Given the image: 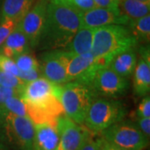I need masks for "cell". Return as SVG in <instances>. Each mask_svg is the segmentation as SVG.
Here are the masks:
<instances>
[{"instance_id":"cell-1","label":"cell","mask_w":150,"mask_h":150,"mask_svg":"<svg viewBox=\"0 0 150 150\" xmlns=\"http://www.w3.org/2000/svg\"><path fill=\"white\" fill-rule=\"evenodd\" d=\"M81 28V13L57 0H48L47 17L38 46L64 49Z\"/></svg>"},{"instance_id":"cell-2","label":"cell","mask_w":150,"mask_h":150,"mask_svg":"<svg viewBox=\"0 0 150 150\" xmlns=\"http://www.w3.org/2000/svg\"><path fill=\"white\" fill-rule=\"evenodd\" d=\"M137 43L127 26L109 24L94 29L91 52L95 59L111 61L115 55L134 48Z\"/></svg>"},{"instance_id":"cell-3","label":"cell","mask_w":150,"mask_h":150,"mask_svg":"<svg viewBox=\"0 0 150 150\" xmlns=\"http://www.w3.org/2000/svg\"><path fill=\"white\" fill-rule=\"evenodd\" d=\"M56 96L62 104L65 116L79 125H83L91 103L98 98L91 86L79 81L57 85Z\"/></svg>"},{"instance_id":"cell-4","label":"cell","mask_w":150,"mask_h":150,"mask_svg":"<svg viewBox=\"0 0 150 150\" xmlns=\"http://www.w3.org/2000/svg\"><path fill=\"white\" fill-rule=\"evenodd\" d=\"M127 114L125 106L118 100L97 98L86 113L83 126L93 134H99Z\"/></svg>"},{"instance_id":"cell-5","label":"cell","mask_w":150,"mask_h":150,"mask_svg":"<svg viewBox=\"0 0 150 150\" xmlns=\"http://www.w3.org/2000/svg\"><path fill=\"white\" fill-rule=\"evenodd\" d=\"M99 136L111 144L129 150L145 149L149 141L136 123L123 119L104 129Z\"/></svg>"},{"instance_id":"cell-6","label":"cell","mask_w":150,"mask_h":150,"mask_svg":"<svg viewBox=\"0 0 150 150\" xmlns=\"http://www.w3.org/2000/svg\"><path fill=\"white\" fill-rule=\"evenodd\" d=\"M4 137L15 150H33L34 124L28 117L8 113L0 119Z\"/></svg>"},{"instance_id":"cell-7","label":"cell","mask_w":150,"mask_h":150,"mask_svg":"<svg viewBox=\"0 0 150 150\" xmlns=\"http://www.w3.org/2000/svg\"><path fill=\"white\" fill-rule=\"evenodd\" d=\"M48 0H39L18 22V26L27 37L30 47L39 45L47 17Z\"/></svg>"},{"instance_id":"cell-8","label":"cell","mask_w":150,"mask_h":150,"mask_svg":"<svg viewBox=\"0 0 150 150\" xmlns=\"http://www.w3.org/2000/svg\"><path fill=\"white\" fill-rule=\"evenodd\" d=\"M89 85L98 97L115 98L128 90L129 83L127 78L121 77L109 68L104 67L93 74Z\"/></svg>"},{"instance_id":"cell-9","label":"cell","mask_w":150,"mask_h":150,"mask_svg":"<svg viewBox=\"0 0 150 150\" xmlns=\"http://www.w3.org/2000/svg\"><path fill=\"white\" fill-rule=\"evenodd\" d=\"M74 55L64 49L50 50L43 54L40 69L42 76L55 85L67 83V67Z\"/></svg>"},{"instance_id":"cell-10","label":"cell","mask_w":150,"mask_h":150,"mask_svg":"<svg viewBox=\"0 0 150 150\" xmlns=\"http://www.w3.org/2000/svg\"><path fill=\"white\" fill-rule=\"evenodd\" d=\"M24 103L28 116L33 124L51 123L57 125L59 117L64 115V108L56 95H53L46 101L38 104Z\"/></svg>"},{"instance_id":"cell-11","label":"cell","mask_w":150,"mask_h":150,"mask_svg":"<svg viewBox=\"0 0 150 150\" xmlns=\"http://www.w3.org/2000/svg\"><path fill=\"white\" fill-rule=\"evenodd\" d=\"M59 141L55 150H79L84 138L86 129L63 115L57 122Z\"/></svg>"},{"instance_id":"cell-12","label":"cell","mask_w":150,"mask_h":150,"mask_svg":"<svg viewBox=\"0 0 150 150\" xmlns=\"http://www.w3.org/2000/svg\"><path fill=\"white\" fill-rule=\"evenodd\" d=\"M129 19L120 12L96 7L81 13V28H93L109 24L127 26Z\"/></svg>"},{"instance_id":"cell-13","label":"cell","mask_w":150,"mask_h":150,"mask_svg":"<svg viewBox=\"0 0 150 150\" xmlns=\"http://www.w3.org/2000/svg\"><path fill=\"white\" fill-rule=\"evenodd\" d=\"M56 89L57 85L41 77L26 83L21 98L24 103L38 104L46 101L53 95H56Z\"/></svg>"},{"instance_id":"cell-14","label":"cell","mask_w":150,"mask_h":150,"mask_svg":"<svg viewBox=\"0 0 150 150\" xmlns=\"http://www.w3.org/2000/svg\"><path fill=\"white\" fill-rule=\"evenodd\" d=\"M59 141L57 125L51 123L34 124L33 150H55Z\"/></svg>"},{"instance_id":"cell-15","label":"cell","mask_w":150,"mask_h":150,"mask_svg":"<svg viewBox=\"0 0 150 150\" xmlns=\"http://www.w3.org/2000/svg\"><path fill=\"white\" fill-rule=\"evenodd\" d=\"M30 48L27 37L17 25L0 48V54L14 59L21 54L28 53Z\"/></svg>"},{"instance_id":"cell-16","label":"cell","mask_w":150,"mask_h":150,"mask_svg":"<svg viewBox=\"0 0 150 150\" xmlns=\"http://www.w3.org/2000/svg\"><path fill=\"white\" fill-rule=\"evenodd\" d=\"M136 64L137 54L134 48H131L115 55L108 64V68L121 77L129 78L133 74Z\"/></svg>"},{"instance_id":"cell-17","label":"cell","mask_w":150,"mask_h":150,"mask_svg":"<svg viewBox=\"0 0 150 150\" xmlns=\"http://www.w3.org/2000/svg\"><path fill=\"white\" fill-rule=\"evenodd\" d=\"M95 61L92 52L74 55L67 67V83L78 80L90 69Z\"/></svg>"},{"instance_id":"cell-18","label":"cell","mask_w":150,"mask_h":150,"mask_svg":"<svg viewBox=\"0 0 150 150\" xmlns=\"http://www.w3.org/2000/svg\"><path fill=\"white\" fill-rule=\"evenodd\" d=\"M93 33V28H80L75 33L70 43L64 48V50L71 53L73 55L91 52Z\"/></svg>"},{"instance_id":"cell-19","label":"cell","mask_w":150,"mask_h":150,"mask_svg":"<svg viewBox=\"0 0 150 150\" xmlns=\"http://www.w3.org/2000/svg\"><path fill=\"white\" fill-rule=\"evenodd\" d=\"M134 89L138 96H147L150 91V62L142 58L134 69Z\"/></svg>"},{"instance_id":"cell-20","label":"cell","mask_w":150,"mask_h":150,"mask_svg":"<svg viewBox=\"0 0 150 150\" xmlns=\"http://www.w3.org/2000/svg\"><path fill=\"white\" fill-rule=\"evenodd\" d=\"M33 0H4L1 19H14L20 21L25 13L32 7Z\"/></svg>"},{"instance_id":"cell-21","label":"cell","mask_w":150,"mask_h":150,"mask_svg":"<svg viewBox=\"0 0 150 150\" xmlns=\"http://www.w3.org/2000/svg\"><path fill=\"white\" fill-rule=\"evenodd\" d=\"M119 10L129 20L137 19L149 14L150 3L139 0H121Z\"/></svg>"},{"instance_id":"cell-22","label":"cell","mask_w":150,"mask_h":150,"mask_svg":"<svg viewBox=\"0 0 150 150\" xmlns=\"http://www.w3.org/2000/svg\"><path fill=\"white\" fill-rule=\"evenodd\" d=\"M137 42L149 43L150 39V15L129 20L127 25Z\"/></svg>"},{"instance_id":"cell-23","label":"cell","mask_w":150,"mask_h":150,"mask_svg":"<svg viewBox=\"0 0 150 150\" xmlns=\"http://www.w3.org/2000/svg\"><path fill=\"white\" fill-rule=\"evenodd\" d=\"M8 113L27 117L28 114L25 103L20 97H10L6 100L3 105L0 106V119H2Z\"/></svg>"},{"instance_id":"cell-24","label":"cell","mask_w":150,"mask_h":150,"mask_svg":"<svg viewBox=\"0 0 150 150\" xmlns=\"http://www.w3.org/2000/svg\"><path fill=\"white\" fill-rule=\"evenodd\" d=\"M13 60L18 69L22 72H28L40 69V64L33 55L29 54V52L18 56Z\"/></svg>"},{"instance_id":"cell-25","label":"cell","mask_w":150,"mask_h":150,"mask_svg":"<svg viewBox=\"0 0 150 150\" xmlns=\"http://www.w3.org/2000/svg\"><path fill=\"white\" fill-rule=\"evenodd\" d=\"M25 85L26 83L21 80L18 77L0 70V86L16 89L22 95Z\"/></svg>"},{"instance_id":"cell-26","label":"cell","mask_w":150,"mask_h":150,"mask_svg":"<svg viewBox=\"0 0 150 150\" xmlns=\"http://www.w3.org/2000/svg\"><path fill=\"white\" fill-rule=\"evenodd\" d=\"M57 1L64 4L80 13L96 8L93 0H57Z\"/></svg>"},{"instance_id":"cell-27","label":"cell","mask_w":150,"mask_h":150,"mask_svg":"<svg viewBox=\"0 0 150 150\" xmlns=\"http://www.w3.org/2000/svg\"><path fill=\"white\" fill-rule=\"evenodd\" d=\"M0 70L17 77H18L20 74V70L18 69L14 60L2 54H0Z\"/></svg>"},{"instance_id":"cell-28","label":"cell","mask_w":150,"mask_h":150,"mask_svg":"<svg viewBox=\"0 0 150 150\" xmlns=\"http://www.w3.org/2000/svg\"><path fill=\"white\" fill-rule=\"evenodd\" d=\"M18 20L14 19H6L0 23V48L5 42L6 38L8 37L12 31L16 28L18 23Z\"/></svg>"},{"instance_id":"cell-29","label":"cell","mask_w":150,"mask_h":150,"mask_svg":"<svg viewBox=\"0 0 150 150\" xmlns=\"http://www.w3.org/2000/svg\"><path fill=\"white\" fill-rule=\"evenodd\" d=\"M79 150H100L97 138H94V134L89 130H86L84 138Z\"/></svg>"},{"instance_id":"cell-30","label":"cell","mask_w":150,"mask_h":150,"mask_svg":"<svg viewBox=\"0 0 150 150\" xmlns=\"http://www.w3.org/2000/svg\"><path fill=\"white\" fill-rule=\"evenodd\" d=\"M137 118H150V98L145 96L140 102L136 110Z\"/></svg>"},{"instance_id":"cell-31","label":"cell","mask_w":150,"mask_h":150,"mask_svg":"<svg viewBox=\"0 0 150 150\" xmlns=\"http://www.w3.org/2000/svg\"><path fill=\"white\" fill-rule=\"evenodd\" d=\"M120 1L121 0H93L96 7L108 8L115 12H120L119 10Z\"/></svg>"},{"instance_id":"cell-32","label":"cell","mask_w":150,"mask_h":150,"mask_svg":"<svg viewBox=\"0 0 150 150\" xmlns=\"http://www.w3.org/2000/svg\"><path fill=\"white\" fill-rule=\"evenodd\" d=\"M42 76V72L41 69L32 70V71H28V72H22L20 71V74L18 78L23 80L25 83H28L29 82H32L33 80H36L38 78H41Z\"/></svg>"},{"instance_id":"cell-33","label":"cell","mask_w":150,"mask_h":150,"mask_svg":"<svg viewBox=\"0 0 150 150\" xmlns=\"http://www.w3.org/2000/svg\"><path fill=\"white\" fill-rule=\"evenodd\" d=\"M13 96H18L21 98V94L16 89L0 86V106L3 105L8 98Z\"/></svg>"},{"instance_id":"cell-34","label":"cell","mask_w":150,"mask_h":150,"mask_svg":"<svg viewBox=\"0 0 150 150\" xmlns=\"http://www.w3.org/2000/svg\"><path fill=\"white\" fill-rule=\"evenodd\" d=\"M137 126L144 134V136L149 140L150 137V118H137Z\"/></svg>"},{"instance_id":"cell-35","label":"cell","mask_w":150,"mask_h":150,"mask_svg":"<svg viewBox=\"0 0 150 150\" xmlns=\"http://www.w3.org/2000/svg\"><path fill=\"white\" fill-rule=\"evenodd\" d=\"M97 140H98V143L100 147V150H129L122 149V148H118V147L111 144L108 143L107 141H105L103 139H102L100 136H98L97 138Z\"/></svg>"},{"instance_id":"cell-36","label":"cell","mask_w":150,"mask_h":150,"mask_svg":"<svg viewBox=\"0 0 150 150\" xmlns=\"http://www.w3.org/2000/svg\"><path fill=\"white\" fill-rule=\"evenodd\" d=\"M0 150H7L6 149L5 146L4 145V144L1 142V139H0Z\"/></svg>"},{"instance_id":"cell-37","label":"cell","mask_w":150,"mask_h":150,"mask_svg":"<svg viewBox=\"0 0 150 150\" xmlns=\"http://www.w3.org/2000/svg\"><path fill=\"white\" fill-rule=\"evenodd\" d=\"M139 1H142V2H146V3H150V0H139Z\"/></svg>"}]
</instances>
